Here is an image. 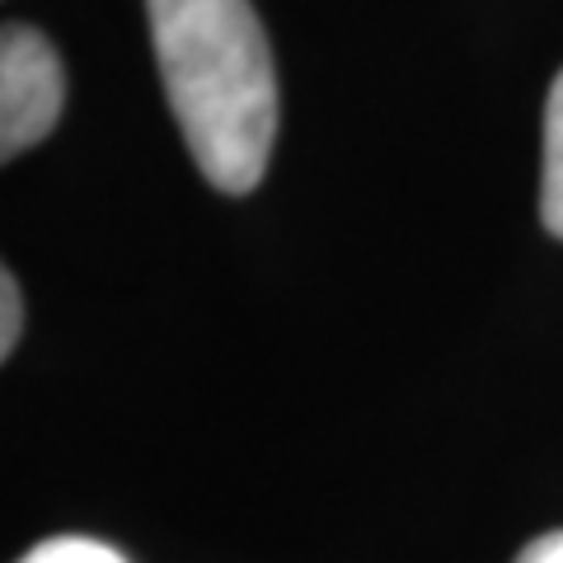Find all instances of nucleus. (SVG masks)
<instances>
[{"mask_svg": "<svg viewBox=\"0 0 563 563\" xmlns=\"http://www.w3.org/2000/svg\"><path fill=\"white\" fill-rule=\"evenodd\" d=\"M165 99L202 179L254 192L277 136L273 47L250 0H146Z\"/></svg>", "mask_w": 563, "mask_h": 563, "instance_id": "nucleus-1", "label": "nucleus"}, {"mask_svg": "<svg viewBox=\"0 0 563 563\" xmlns=\"http://www.w3.org/2000/svg\"><path fill=\"white\" fill-rule=\"evenodd\" d=\"M66 103L62 57L38 29L5 24L0 33V155L14 161L20 151L57 128Z\"/></svg>", "mask_w": 563, "mask_h": 563, "instance_id": "nucleus-2", "label": "nucleus"}, {"mask_svg": "<svg viewBox=\"0 0 563 563\" xmlns=\"http://www.w3.org/2000/svg\"><path fill=\"white\" fill-rule=\"evenodd\" d=\"M540 221L563 240V70L544 99V155H540Z\"/></svg>", "mask_w": 563, "mask_h": 563, "instance_id": "nucleus-3", "label": "nucleus"}, {"mask_svg": "<svg viewBox=\"0 0 563 563\" xmlns=\"http://www.w3.org/2000/svg\"><path fill=\"white\" fill-rule=\"evenodd\" d=\"M20 563H128L113 544L90 540V536H52L20 559Z\"/></svg>", "mask_w": 563, "mask_h": 563, "instance_id": "nucleus-4", "label": "nucleus"}, {"mask_svg": "<svg viewBox=\"0 0 563 563\" xmlns=\"http://www.w3.org/2000/svg\"><path fill=\"white\" fill-rule=\"evenodd\" d=\"M20 329H24V301H20V282L14 273H0V352H14L20 343Z\"/></svg>", "mask_w": 563, "mask_h": 563, "instance_id": "nucleus-5", "label": "nucleus"}, {"mask_svg": "<svg viewBox=\"0 0 563 563\" xmlns=\"http://www.w3.org/2000/svg\"><path fill=\"white\" fill-rule=\"evenodd\" d=\"M517 563H563V531L550 536H536L526 550L517 554Z\"/></svg>", "mask_w": 563, "mask_h": 563, "instance_id": "nucleus-6", "label": "nucleus"}]
</instances>
